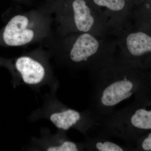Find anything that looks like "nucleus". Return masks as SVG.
Segmentation results:
<instances>
[{"mask_svg":"<svg viewBox=\"0 0 151 151\" xmlns=\"http://www.w3.org/2000/svg\"><path fill=\"white\" fill-rule=\"evenodd\" d=\"M146 0H129L133 7L139 5L144 2Z\"/></svg>","mask_w":151,"mask_h":151,"instance_id":"ddd939ff","label":"nucleus"},{"mask_svg":"<svg viewBox=\"0 0 151 151\" xmlns=\"http://www.w3.org/2000/svg\"><path fill=\"white\" fill-rule=\"evenodd\" d=\"M114 37L132 25L133 7L129 0H88Z\"/></svg>","mask_w":151,"mask_h":151,"instance_id":"0eeeda50","label":"nucleus"},{"mask_svg":"<svg viewBox=\"0 0 151 151\" xmlns=\"http://www.w3.org/2000/svg\"><path fill=\"white\" fill-rule=\"evenodd\" d=\"M127 107L97 119L100 135L118 138L132 150L137 140L151 131V88L141 92Z\"/></svg>","mask_w":151,"mask_h":151,"instance_id":"7ed1b4c3","label":"nucleus"},{"mask_svg":"<svg viewBox=\"0 0 151 151\" xmlns=\"http://www.w3.org/2000/svg\"><path fill=\"white\" fill-rule=\"evenodd\" d=\"M132 25L115 37L117 54L125 61L141 68L143 60L151 54V35L133 29Z\"/></svg>","mask_w":151,"mask_h":151,"instance_id":"423d86ee","label":"nucleus"},{"mask_svg":"<svg viewBox=\"0 0 151 151\" xmlns=\"http://www.w3.org/2000/svg\"><path fill=\"white\" fill-rule=\"evenodd\" d=\"M45 4L53 16L57 31L113 36L88 0H47Z\"/></svg>","mask_w":151,"mask_h":151,"instance_id":"20e7f679","label":"nucleus"},{"mask_svg":"<svg viewBox=\"0 0 151 151\" xmlns=\"http://www.w3.org/2000/svg\"><path fill=\"white\" fill-rule=\"evenodd\" d=\"M50 54L70 67L83 68L94 73L116 55L117 44L113 36L89 32H61L52 30L42 44Z\"/></svg>","mask_w":151,"mask_h":151,"instance_id":"f03ea898","label":"nucleus"},{"mask_svg":"<svg viewBox=\"0 0 151 151\" xmlns=\"http://www.w3.org/2000/svg\"><path fill=\"white\" fill-rule=\"evenodd\" d=\"M81 113L71 109H66L51 114L50 119L60 129L68 130L76 126L82 120Z\"/></svg>","mask_w":151,"mask_h":151,"instance_id":"1a4fd4ad","label":"nucleus"},{"mask_svg":"<svg viewBox=\"0 0 151 151\" xmlns=\"http://www.w3.org/2000/svg\"><path fill=\"white\" fill-rule=\"evenodd\" d=\"M84 147L88 150L97 151H128L127 147L118 145L112 142L107 137L100 136L89 138Z\"/></svg>","mask_w":151,"mask_h":151,"instance_id":"9d476101","label":"nucleus"},{"mask_svg":"<svg viewBox=\"0 0 151 151\" xmlns=\"http://www.w3.org/2000/svg\"><path fill=\"white\" fill-rule=\"evenodd\" d=\"M150 80H151V79L150 78Z\"/></svg>","mask_w":151,"mask_h":151,"instance_id":"dca6fc26","label":"nucleus"},{"mask_svg":"<svg viewBox=\"0 0 151 151\" xmlns=\"http://www.w3.org/2000/svg\"><path fill=\"white\" fill-rule=\"evenodd\" d=\"M142 3H144L145 4L151 7V0H146Z\"/></svg>","mask_w":151,"mask_h":151,"instance_id":"2eb2a0df","label":"nucleus"},{"mask_svg":"<svg viewBox=\"0 0 151 151\" xmlns=\"http://www.w3.org/2000/svg\"><path fill=\"white\" fill-rule=\"evenodd\" d=\"M77 144L71 141H63L57 145L52 146L47 148V151H77L81 150L80 147Z\"/></svg>","mask_w":151,"mask_h":151,"instance_id":"9b49d317","label":"nucleus"},{"mask_svg":"<svg viewBox=\"0 0 151 151\" xmlns=\"http://www.w3.org/2000/svg\"><path fill=\"white\" fill-rule=\"evenodd\" d=\"M16 1L22 4H29L31 3L32 0H16Z\"/></svg>","mask_w":151,"mask_h":151,"instance_id":"4468645a","label":"nucleus"},{"mask_svg":"<svg viewBox=\"0 0 151 151\" xmlns=\"http://www.w3.org/2000/svg\"><path fill=\"white\" fill-rule=\"evenodd\" d=\"M40 47L29 52L17 58L12 68L15 74L25 84L30 85L40 84L48 74L47 56L48 52Z\"/></svg>","mask_w":151,"mask_h":151,"instance_id":"6e6552de","label":"nucleus"},{"mask_svg":"<svg viewBox=\"0 0 151 151\" xmlns=\"http://www.w3.org/2000/svg\"><path fill=\"white\" fill-rule=\"evenodd\" d=\"M134 66L115 56L92 73L94 91L90 113L95 120L111 114L119 104L150 87V76Z\"/></svg>","mask_w":151,"mask_h":151,"instance_id":"f257e3e1","label":"nucleus"},{"mask_svg":"<svg viewBox=\"0 0 151 151\" xmlns=\"http://www.w3.org/2000/svg\"><path fill=\"white\" fill-rule=\"evenodd\" d=\"M133 149L136 150L151 151V131L139 138Z\"/></svg>","mask_w":151,"mask_h":151,"instance_id":"f8f14e48","label":"nucleus"},{"mask_svg":"<svg viewBox=\"0 0 151 151\" xmlns=\"http://www.w3.org/2000/svg\"><path fill=\"white\" fill-rule=\"evenodd\" d=\"M53 22V16L46 4L22 12L8 22L1 35L2 42L12 47L42 44L51 35Z\"/></svg>","mask_w":151,"mask_h":151,"instance_id":"39448f33","label":"nucleus"}]
</instances>
